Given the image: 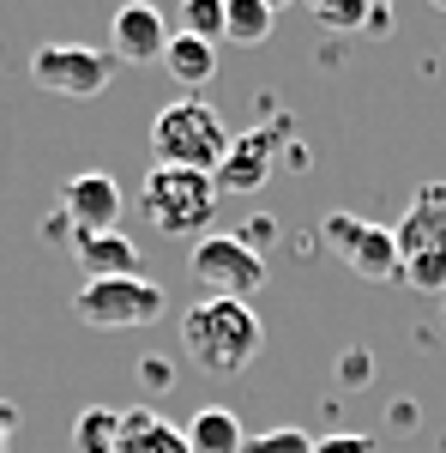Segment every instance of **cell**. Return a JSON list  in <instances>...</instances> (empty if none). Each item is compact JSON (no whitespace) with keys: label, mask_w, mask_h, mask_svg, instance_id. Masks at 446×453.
Here are the masks:
<instances>
[{"label":"cell","mask_w":446,"mask_h":453,"mask_svg":"<svg viewBox=\"0 0 446 453\" xmlns=\"http://www.w3.org/2000/svg\"><path fill=\"white\" fill-rule=\"evenodd\" d=\"M72 314L97 333H133V326L163 314V290L151 279H139V273L133 279H85L79 296H72Z\"/></svg>","instance_id":"6"},{"label":"cell","mask_w":446,"mask_h":453,"mask_svg":"<svg viewBox=\"0 0 446 453\" xmlns=\"http://www.w3.org/2000/svg\"><path fill=\"white\" fill-rule=\"evenodd\" d=\"M217 181L200 170H170V164H151V175L139 181V218L157 230V236H211V218H217Z\"/></svg>","instance_id":"2"},{"label":"cell","mask_w":446,"mask_h":453,"mask_svg":"<svg viewBox=\"0 0 446 453\" xmlns=\"http://www.w3.org/2000/svg\"><path fill=\"white\" fill-rule=\"evenodd\" d=\"M277 145H283L277 127H247V134H236L230 151H223V164H217V175H211L217 194H260L277 170Z\"/></svg>","instance_id":"11"},{"label":"cell","mask_w":446,"mask_h":453,"mask_svg":"<svg viewBox=\"0 0 446 453\" xmlns=\"http://www.w3.org/2000/svg\"><path fill=\"white\" fill-rule=\"evenodd\" d=\"M187 273L200 279L206 296H230V303H247L260 284H266V260L241 236H200L187 248Z\"/></svg>","instance_id":"7"},{"label":"cell","mask_w":446,"mask_h":453,"mask_svg":"<svg viewBox=\"0 0 446 453\" xmlns=\"http://www.w3.org/2000/svg\"><path fill=\"white\" fill-rule=\"evenodd\" d=\"M428 6H435V12H446V0H428Z\"/></svg>","instance_id":"26"},{"label":"cell","mask_w":446,"mask_h":453,"mask_svg":"<svg viewBox=\"0 0 446 453\" xmlns=\"http://www.w3.org/2000/svg\"><path fill=\"white\" fill-rule=\"evenodd\" d=\"M139 381L145 387H175V363L170 357H145V363H139Z\"/></svg>","instance_id":"22"},{"label":"cell","mask_w":446,"mask_h":453,"mask_svg":"<svg viewBox=\"0 0 446 453\" xmlns=\"http://www.w3.org/2000/svg\"><path fill=\"white\" fill-rule=\"evenodd\" d=\"M109 49H79V42H42L31 55V85L55 97H103L109 91Z\"/></svg>","instance_id":"8"},{"label":"cell","mask_w":446,"mask_h":453,"mask_svg":"<svg viewBox=\"0 0 446 453\" xmlns=\"http://www.w3.org/2000/svg\"><path fill=\"white\" fill-rule=\"evenodd\" d=\"M170 36L175 31L163 25V12H157L151 0H127V6H115V19H109V61L151 67V61H163Z\"/></svg>","instance_id":"9"},{"label":"cell","mask_w":446,"mask_h":453,"mask_svg":"<svg viewBox=\"0 0 446 453\" xmlns=\"http://www.w3.org/2000/svg\"><path fill=\"white\" fill-rule=\"evenodd\" d=\"M320 242L326 254L350 266L356 279L368 284H398V242H392V230L374 224V218H356V211H326L320 218Z\"/></svg>","instance_id":"5"},{"label":"cell","mask_w":446,"mask_h":453,"mask_svg":"<svg viewBox=\"0 0 446 453\" xmlns=\"http://www.w3.org/2000/svg\"><path fill=\"white\" fill-rule=\"evenodd\" d=\"M338 369H344V381H350V387H362V381H368V369H374V363H368V350H350V357H344Z\"/></svg>","instance_id":"23"},{"label":"cell","mask_w":446,"mask_h":453,"mask_svg":"<svg viewBox=\"0 0 446 453\" xmlns=\"http://www.w3.org/2000/svg\"><path fill=\"white\" fill-rule=\"evenodd\" d=\"M12 435H19V405L0 399V453H12Z\"/></svg>","instance_id":"24"},{"label":"cell","mask_w":446,"mask_h":453,"mask_svg":"<svg viewBox=\"0 0 446 453\" xmlns=\"http://www.w3.org/2000/svg\"><path fill=\"white\" fill-rule=\"evenodd\" d=\"M230 140H236V134L223 127V115H217L206 97H181V104L157 109V121H151V157L170 164V170L217 175Z\"/></svg>","instance_id":"3"},{"label":"cell","mask_w":446,"mask_h":453,"mask_svg":"<svg viewBox=\"0 0 446 453\" xmlns=\"http://www.w3.org/2000/svg\"><path fill=\"white\" fill-rule=\"evenodd\" d=\"M398 242V284L411 290H446V181H422L411 211L392 224Z\"/></svg>","instance_id":"4"},{"label":"cell","mask_w":446,"mask_h":453,"mask_svg":"<svg viewBox=\"0 0 446 453\" xmlns=\"http://www.w3.org/2000/svg\"><path fill=\"white\" fill-rule=\"evenodd\" d=\"M181 345L187 357L206 369V375H241L260 345H266V326L247 303H230V296H200L193 309L181 314Z\"/></svg>","instance_id":"1"},{"label":"cell","mask_w":446,"mask_h":453,"mask_svg":"<svg viewBox=\"0 0 446 453\" xmlns=\"http://www.w3.org/2000/svg\"><path fill=\"white\" fill-rule=\"evenodd\" d=\"M121 181L103 170H79L61 181V218H67L72 230H85V236H103L121 224Z\"/></svg>","instance_id":"10"},{"label":"cell","mask_w":446,"mask_h":453,"mask_svg":"<svg viewBox=\"0 0 446 453\" xmlns=\"http://www.w3.org/2000/svg\"><path fill=\"white\" fill-rule=\"evenodd\" d=\"M181 36L223 42V0H181Z\"/></svg>","instance_id":"19"},{"label":"cell","mask_w":446,"mask_h":453,"mask_svg":"<svg viewBox=\"0 0 446 453\" xmlns=\"http://www.w3.org/2000/svg\"><path fill=\"white\" fill-rule=\"evenodd\" d=\"M115 453H187V435H181V423L157 418L151 405H127L115 423Z\"/></svg>","instance_id":"12"},{"label":"cell","mask_w":446,"mask_h":453,"mask_svg":"<svg viewBox=\"0 0 446 453\" xmlns=\"http://www.w3.org/2000/svg\"><path fill=\"white\" fill-rule=\"evenodd\" d=\"M260 6H272V12H277V6H290V0H260Z\"/></svg>","instance_id":"25"},{"label":"cell","mask_w":446,"mask_h":453,"mask_svg":"<svg viewBox=\"0 0 446 453\" xmlns=\"http://www.w3.org/2000/svg\"><path fill=\"white\" fill-rule=\"evenodd\" d=\"M181 435H187V453H241V448H247L241 418L230 411V405H206V411H193V418L181 423Z\"/></svg>","instance_id":"15"},{"label":"cell","mask_w":446,"mask_h":453,"mask_svg":"<svg viewBox=\"0 0 446 453\" xmlns=\"http://www.w3.org/2000/svg\"><path fill=\"white\" fill-rule=\"evenodd\" d=\"M314 453H380V441L374 435H350V429H344V435H320Z\"/></svg>","instance_id":"21"},{"label":"cell","mask_w":446,"mask_h":453,"mask_svg":"<svg viewBox=\"0 0 446 453\" xmlns=\"http://www.w3.org/2000/svg\"><path fill=\"white\" fill-rule=\"evenodd\" d=\"M272 6H260V0H223V42H236V49H260L266 36H272Z\"/></svg>","instance_id":"17"},{"label":"cell","mask_w":446,"mask_h":453,"mask_svg":"<svg viewBox=\"0 0 446 453\" xmlns=\"http://www.w3.org/2000/svg\"><path fill=\"white\" fill-rule=\"evenodd\" d=\"M72 254H79L85 279H133V273H139V248L127 242L121 230H103V236L72 230Z\"/></svg>","instance_id":"13"},{"label":"cell","mask_w":446,"mask_h":453,"mask_svg":"<svg viewBox=\"0 0 446 453\" xmlns=\"http://www.w3.org/2000/svg\"><path fill=\"white\" fill-rule=\"evenodd\" d=\"M115 423H121V411L85 405L79 423H72V453H115Z\"/></svg>","instance_id":"18"},{"label":"cell","mask_w":446,"mask_h":453,"mask_svg":"<svg viewBox=\"0 0 446 453\" xmlns=\"http://www.w3.org/2000/svg\"><path fill=\"white\" fill-rule=\"evenodd\" d=\"M241 453H314V441L302 429H266V435H247Z\"/></svg>","instance_id":"20"},{"label":"cell","mask_w":446,"mask_h":453,"mask_svg":"<svg viewBox=\"0 0 446 453\" xmlns=\"http://www.w3.org/2000/svg\"><path fill=\"white\" fill-rule=\"evenodd\" d=\"M308 12L326 31H344V36H386L392 31V0H308Z\"/></svg>","instance_id":"14"},{"label":"cell","mask_w":446,"mask_h":453,"mask_svg":"<svg viewBox=\"0 0 446 453\" xmlns=\"http://www.w3.org/2000/svg\"><path fill=\"white\" fill-rule=\"evenodd\" d=\"M163 67L175 73V85H187V91H200L217 79V42H200V36H170V49H163Z\"/></svg>","instance_id":"16"}]
</instances>
